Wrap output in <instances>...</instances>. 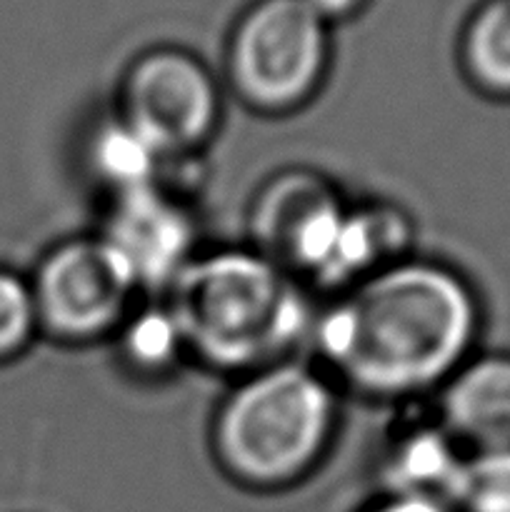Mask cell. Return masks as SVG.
<instances>
[{"label": "cell", "mask_w": 510, "mask_h": 512, "mask_svg": "<svg viewBox=\"0 0 510 512\" xmlns=\"http://www.w3.org/2000/svg\"><path fill=\"white\" fill-rule=\"evenodd\" d=\"M310 335L335 385L368 398H413L458 370L473 343L475 305L453 270L403 258L345 288Z\"/></svg>", "instance_id": "6da1fadb"}, {"label": "cell", "mask_w": 510, "mask_h": 512, "mask_svg": "<svg viewBox=\"0 0 510 512\" xmlns=\"http://www.w3.org/2000/svg\"><path fill=\"white\" fill-rule=\"evenodd\" d=\"M185 353L210 370L248 375L288 360L310 310L288 270L258 248L195 255L168 288Z\"/></svg>", "instance_id": "7a4b0ae2"}, {"label": "cell", "mask_w": 510, "mask_h": 512, "mask_svg": "<svg viewBox=\"0 0 510 512\" xmlns=\"http://www.w3.org/2000/svg\"><path fill=\"white\" fill-rule=\"evenodd\" d=\"M338 418V385L315 365L288 358L240 375L215 410L210 448L243 488L283 490L318 468Z\"/></svg>", "instance_id": "3957f363"}, {"label": "cell", "mask_w": 510, "mask_h": 512, "mask_svg": "<svg viewBox=\"0 0 510 512\" xmlns=\"http://www.w3.org/2000/svg\"><path fill=\"white\" fill-rule=\"evenodd\" d=\"M328 53V25L303 0H260L230 40V83L248 108L290 113L320 88Z\"/></svg>", "instance_id": "277c9868"}, {"label": "cell", "mask_w": 510, "mask_h": 512, "mask_svg": "<svg viewBox=\"0 0 510 512\" xmlns=\"http://www.w3.org/2000/svg\"><path fill=\"white\" fill-rule=\"evenodd\" d=\"M115 118L163 160L190 158L218 128L220 90L193 55L150 50L125 73Z\"/></svg>", "instance_id": "5b68a950"}, {"label": "cell", "mask_w": 510, "mask_h": 512, "mask_svg": "<svg viewBox=\"0 0 510 512\" xmlns=\"http://www.w3.org/2000/svg\"><path fill=\"white\" fill-rule=\"evenodd\" d=\"M28 283L38 328L63 343H88L115 333L138 293L123 260L98 235L50 248Z\"/></svg>", "instance_id": "8992f818"}, {"label": "cell", "mask_w": 510, "mask_h": 512, "mask_svg": "<svg viewBox=\"0 0 510 512\" xmlns=\"http://www.w3.org/2000/svg\"><path fill=\"white\" fill-rule=\"evenodd\" d=\"M348 205L328 183L308 173H285L260 193L253 235L260 253L285 270L323 275Z\"/></svg>", "instance_id": "52a82bcc"}, {"label": "cell", "mask_w": 510, "mask_h": 512, "mask_svg": "<svg viewBox=\"0 0 510 512\" xmlns=\"http://www.w3.org/2000/svg\"><path fill=\"white\" fill-rule=\"evenodd\" d=\"M98 238L123 260L138 290H168L198 255L190 210L158 183L113 195Z\"/></svg>", "instance_id": "ba28073f"}, {"label": "cell", "mask_w": 510, "mask_h": 512, "mask_svg": "<svg viewBox=\"0 0 510 512\" xmlns=\"http://www.w3.org/2000/svg\"><path fill=\"white\" fill-rule=\"evenodd\" d=\"M443 430L485 450L510 448V360H480L455 370L440 403Z\"/></svg>", "instance_id": "9c48e42d"}, {"label": "cell", "mask_w": 510, "mask_h": 512, "mask_svg": "<svg viewBox=\"0 0 510 512\" xmlns=\"http://www.w3.org/2000/svg\"><path fill=\"white\" fill-rule=\"evenodd\" d=\"M410 235L408 218L393 205H348L318 283L345 290L365 275L398 263L405 258Z\"/></svg>", "instance_id": "30bf717a"}, {"label": "cell", "mask_w": 510, "mask_h": 512, "mask_svg": "<svg viewBox=\"0 0 510 512\" xmlns=\"http://www.w3.org/2000/svg\"><path fill=\"white\" fill-rule=\"evenodd\" d=\"M463 458L443 428L410 425L385 453L383 475L390 498L430 500L450 508Z\"/></svg>", "instance_id": "8fae6325"}, {"label": "cell", "mask_w": 510, "mask_h": 512, "mask_svg": "<svg viewBox=\"0 0 510 512\" xmlns=\"http://www.w3.org/2000/svg\"><path fill=\"white\" fill-rule=\"evenodd\" d=\"M165 160L118 118L105 123L90 145V168L113 195L158 183Z\"/></svg>", "instance_id": "7c38bea8"}, {"label": "cell", "mask_w": 510, "mask_h": 512, "mask_svg": "<svg viewBox=\"0 0 510 512\" xmlns=\"http://www.w3.org/2000/svg\"><path fill=\"white\" fill-rule=\"evenodd\" d=\"M120 355L138 373H168L185 353L183 335L168 305L133 308L118 330Z\"/></svg>", "instance_id": "4fadbf2b"}, {"label": "cell", "mask_w": 510, "mask_h": 512, "mask_svg": "<svg viewBox=\"0 0 510 512\" xmlns=\"http://www.w3.org/2000/svg\"><path fill=\"white\" fill-rule=\"evenodd\" d=\"M465 58L475 80L490 90H510V0H493L473 18Z\"/></svg>", "instance_id": "5bb4252c"}, {"label": "cell", "mask_w": 510, "mask_h": 512, "mask_svg": "<svg viewBox=\"0 0 510 512\" xmlns=\"http://www.w3.org/2000/svg\"><path fill=\"white\" fill-rule=\"evenodd\" d=\"M510 512V448L463 460L450 510Z\"/></svg>", "instance_id": "9a60e30c"}, {"label": "cell", "mask_w": 510, "mask_h": 512, "mask_svg": "<svg viewBox=\"0 0 510 512\" xmlns=\"http://www.w3.org/2000/svg\"><path fill=\"white\" fill-rule=\"evenodd\" d=\"M38 330L30 283L0 268V363L23 353Z\"/></svg>", "instance_id": "2e32d148"}, {"label": "cell", "mask_w": 510, "mask_h": 512, "mask_svg": "<svg viewBox=\"0 0 510 512\" xmlns=\"http://www.w3.org/2000/svg\"><path fill=\"white\" fill-rule=\"evenodd\" d=\"M363 512H453L440 503H430V500H415V498H390L385 495L380 503L370 505Z\"/></svg>", "instance_id": "e0dca14e"}, {"label": "cell", "mask_w": 510, "mask_h": 512, "mask_svg": "<svg viewBox=\"0 0 510 512\" xmlns=\"http://www.w3.org/2000/svg\"><path fill=\"white\" fill-rule=\"evenodd\" d=\"M303 3L328 23V20L343 18V15L353 13L360 5V0H303Z\"/></svg>", "instance_id": "ac0fdd59"}]
</instances>
